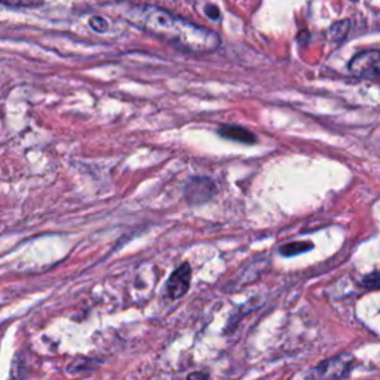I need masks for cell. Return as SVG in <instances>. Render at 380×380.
Returning <instances> with one entry per match:
<instances>
[{"label": "cell", "mask_w": 380, "mask_h": 380, "mask_svg": "<svg viewBox=\"0 0 380 380\" xmlns=\"http://www.w3.org/2000/svg\"><path fill=\"white\" fill-rule=\"evenodd\" d=\"M125 16L137 29L190 54H210L222 42L216 31L155 5H134Z\"/></svg>", "instance_id": "cell-1"}, {"label": "cell", "mask_w": 380, "mask_h": 380, "mask_svg": "<svg viewBox=\"0 0 380 380\" xmlns=\"http://www.w3.org/2000/svg\"><path fill=\"white\" fill-rule=\"evenodd\" d=\"M358 364L355 357L351 353H342L330 359L322 361L320 366L315 367L307 373V380H339L346 377L352 368Z\"/></svg>", "instance_id": "cell-2"}, {"label": "cell", "mask_w": 380, "mask_h": 380, "mask_svg": "<svg viewBox=\"0 0 380 380\" xmlns=\"http://www.w3.org/2000/svg\"><path fill=\"white\" fill-rule=\"evenodd\" d=\"M349 70L353 76L376 79L380 73V52L377 49L362 51L351 60Z\"/></svg>", "instance_id": "cell-3"}, {"label": "cell", "mask_w": 380, "mask_h": 380, "mask_svg": "<svg viewBox=\"0 0 380 380\" xmlns=\"http://www.w3.org/2000/svg\"><path fill=\"white\" fill-rule=\"evenodd\" d=\"M216 195V184L207 177H193L184 188V197L192 205H202Z\"/></svg>", "instance_id": "cell-4"}, {"label": "cell", "mask_w": 380, "mask_h": 380, "mask_svg": "<svg viewBox=\"0 0 380 380\" xmlns=\"http://www.w3.org/2000/svg\"><path fill=\"white\" fill-rule=\"evenodd\" d=\"M192 279V269L188 263H183L179 269L173 272L170 279L166 281L165 294L171 300L180 299L189 291Z\"/></svg>", "instance_id": "cell-5"}, {"label": "cell", "mask_w": 380, "mask_h": 380, "mask_svg": "<svg viewBox=\"0 0 380 380\" xmlns=\"http://www.w3.org/2000/svg\"><path fill=\"white\" fill-rule=\"evenodd\" d=\"M218 134L227 140L238 141V143L244 144H254L255 141H257V137H255L251 131L238 125H225L220 128Z\"/></svg>", "instance_id": "cell-6"}, {"label": "cell", "mask_w": 380, "mask_h": 380, "mask_svg": "<svg viewBox=\"0 0 380 380\" xmlns=\"http://www.w3.org/2000/svg\"><path fill=\"white\" fill-rule=\"evenodd\" d=\"M311 249H314V244L309 241H299V242H290L284 246H281V254L287 255V257H291V255H297V254H303L306 251H309Z\"/></svg>", "instance_id": "cell-7"}, {"label": "cell", "mask_w": 380, "mask_h": 380, "mask_svg": "<svg viewBox=\"0 0 380 380\" xmlns=\"http://www.w3.org/2000/svg\"><path fill=\"white\" fill-rule=\"evenodd\" d=\"M349 30H351V21L335 23L329 31L330 39L334 42H342L343 39H346Z\"/></svg>", "instance_id": "cell-8"}, {"label": "cell", "mask_w": 380, "mask_h": 380, "mask_svg": "<svg viewBox=\"0 0 380 380\" xmlns=\"http://www.w3.org/2000/svg\"><path fill=\"white\" fill-rule=\"evenodd\" d=\"M90 25H91V29H94L95 31H99V33L105 31V30H107V27H109L107 21H105L104 18H101V16H94V18H91Z\"/></svg>", "instance_id": "cell-9"}, {"label": "cell", "mask_w": 380, "mask_h": 380, "mask_svg": "<svg viewBox=\"0 0 380 380\" xmlns=\"http://www.w3.org/2000/svg\"><path fill=\"white\" fill-rule=\"evenodd\" d=\"M362 287L370 288V290H376L379 287V273L375 270L373 273H370L368 277L362 279Z\"/></svg>", "instance_id": "cell-10"}, {"label": "cell", "mask_w": 380, "mask_h": 380, "mask_svg": "<svg viewBox=\"0 0 380 380\" xmlns=\"http://www.w3.org/2000/svg\"><path fill=\"white\" fill-rule=\"evenodd\" d=\"M8 8H36L40 6V3H33V2H0Z\"/></svg>", "instance_id": "cell-11"}, {"label": "cell", "mask_w": 380, "mask_h": 380, "mask_svg": "<svg viewBox=\"0 0 380 380\" xmlns=\"http://www.w3.org/2000/svg\"><path fill=\"white\" fill-rule=\"evenodd\" d=\"M205 14L210 16L211 20H218L220 18V12L217 10V6H214V5H207L205 6Z\"/></svg>", "instance_id": "cell-12"}, {"label": "cell", "mask_w": 380, "mask_h": 380, "mask_svg": "<svg viewBox=\"0 0 380 380\" xmlns=\"http://www.w3.org/2000/svg\"><path fill=\"white\" fill-rule=\"evenodd\" d=\"M188 380H210V375L207 371H193L188 376Z\"/></svg>", "instance_id": "cell-13"}]
</instances>
